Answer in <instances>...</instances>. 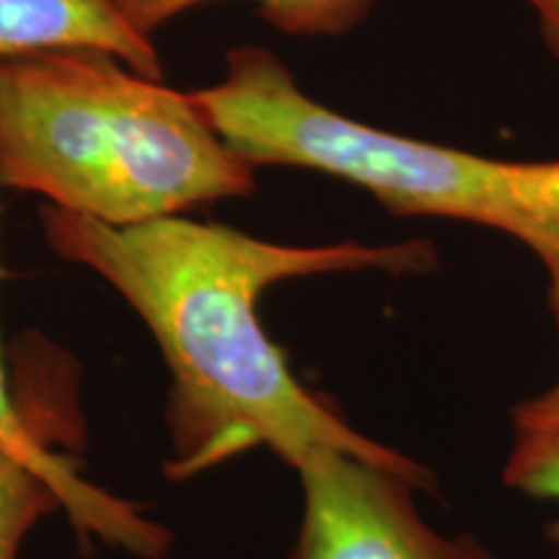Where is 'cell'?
I'll return each instance as SVG.
<instances>
[{"instance_id": "obj_2", "label": "cell", "mask_w": 559, "mask_h": 559, "mask_svg": "<svg viewBox=\"0 0 559 559\" xmlns=\"http://www.w3.org/2000/svg\"><path fill=\"white\" fill-rule=\"evenodd\" d=\"M254 166L210 128L192 91L99 50L0 60V190L109 226L254 192Z\"/></svg>"}, {"instance_id": "obj_8", "label": "cell", "mask_w": 559, "mask_h": 559, "mask_svg": "<svg viewBox=\"0 0 559 559\" xmlns=\"http://www.w3.org/2000/svg\"><path fill=\"white\" fill-rule=\"evenodd\" d=\"M502 479L515 492L559 506V379L515 407ZM549 536L559 544V519Z\"/></svg>"}, {"instance_id": "obj_9", "label": "cell", "mask_w": 559, "mask_h": 559, "mask_svg": "<svg viewBox=\"0 0 559 559\" xmlns=\"http://www.w3.org/2000/svg\"><path fill=\"white\" fill-rule=\"evenodd\" d=\"M55 513H62L55 489L0 449V559H21L32 531Z\"/></svg>"}, {"instance_id": "obj_6", "label": "cell", "mask_w": 559, "mask_h": 559, "mask_svg": "<svg viewBox=\"0 0 559 559\" xmlns=\"http://www.w3.org/2000/svg\"><path fill=\"white\" fill-rule=\"evenodd\" d=\"M41 50H99L151 79H166L153 37L120 0H0V60Z\"/></svg>"}, {"instance_id": "obj_7", "label": "cell", "mask_w": 559, "mask_h": 559, "mask_svg": "<svg viewBox=\"0 0 559 559\" xmlns=\"http://www.w3.org/2000/svg\"><path fill=\"white\" fill-rule=\"evenodd\" d=\"M215 0H120L122 11L140 32L153 37L181 13ZM257 13L293 37H340L360 24L376 0H251Z\"/></svg>"}, {"instance_id": "obj_5", "label": "cell", "mask_w": 559, "mask_h": 559, "mask_svg": "<svg viewBox=\"0 0 559 559\" xmlns=\"http://www.w3.org/2000/svg\"><path fill=\"white\" fill-rule=\"evenodd\" d=\"M304 513L290 559H500L474 536H445L423 519L419 461L391 464L349 451H317L296 466Z\"/></svg>"}, {"instance_id": "obj_1", "label": "cell", "mask_w": 559, "mask_h": 559, "mask_svg": "<svg viewBox=\"0 0 559 559\" xmlns=\"http://www.w3.org/2000/svg\"><path fill=\"white\" fill-rule=\"evenodd\" d=\"M55 257L94 272L156 340L169 368L164 425L171 481H190L257 449L296 466L317 451L409 464L342 417L293 373L260 321V298L280 283L347 272H425L430 241L280 243L187 215L109 226L41 205Z\"/></svg>"}, {"instance_id": "obj_10", "label": "cell", "mask_w": 559, "mask_h": 559, "mask_svg": "<svg viewBox=\"0 0 559 559\" xmlns=\"http://www.w3.org/2000/svg\"><path fill=\"white\" fill-rule=\"evenodd\" d=\"M521 3H526L534 11L544 39H547V45L559 58V0H521Z\"/></svg>"}, {"instance_id": "obj_4", "label": "cell", "mask_w": 559, "mask_h": 559, "mask_svg": "<svg viewBox=\"0 0 559 559\" xmlns=\"http://www.w3.org/2000/svg\"><path fill=\"white\" fill-rule=\"evenodd\" d=\"M79 379L75 360L45 334L29 332L16 342L11 370L0 347V449L55 489L79 539H96L135 559H166L171 531L138 502L117 498L79 472L86 440Z\"/></svg>"}, {"instance_id": "obj_3", "label": "cell", "mask_w": 559, "mask_h": 559, "mask_svg": "<svg viewBox=\"0 0 559 559\" xmlns=\"http://www.w3.org/2000/svg\"><path fill=\"white\" fill-rule=\"evenodd\" d=\"M192 99L249 166H293L360 187L396 215L485 226L559 260V160H500L340 115L306 94L275 52L241 45Z\"/></svg>"}, {"instance_id": "obj_11", "label": "cell", "mask_w": 559, "mask_h": 559, "mask_svg": "<svg viewBox=\"0 0 559 559\" xmlns=\"http://www.w3.org/2000/svg\"><path fill=\"white\" fill-rule=\"evenodd\" d=\"M549 304H551V313H555L557 321V332H559V260L549 264Z\"/></svg>"}]
</instances>
